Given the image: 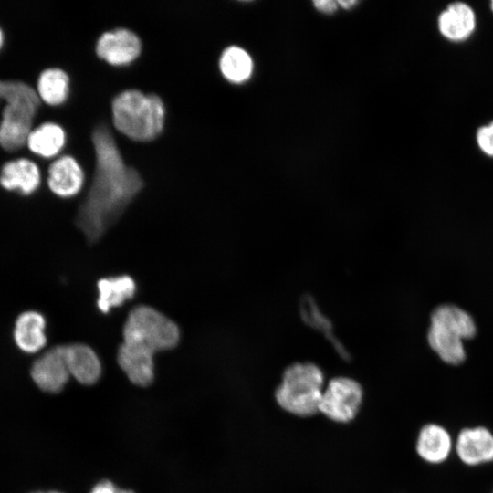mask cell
<instances>
[{"label": "cell", "instance_id": "cell-21", "mask_svg": "<svg viewBox=\"0 0 493 493\" xmlns=\"http://www.w3.org/2000/svg\"><path fill=\"white\" fill-rule=\"evenodd\" d=\"M219 68L227 80L241 83L250 77L253 62L246 51L239 47L231 46L223 51L219 59Z\"/></svg>", "mask_w": 493, "mask_h": 493}, {"label": "cell", "instance_id": "cell-30", "mask_svg": "<svg viewBox=\"0 0 493 493\" xmlns=\"http://www.w3.org/2000/svg\"><path fill=\"white\" fill-rule=\"evenodd\" d=\"M490 8H491V10L493 12V1H491V3H490Z\"/></svg>", "mask_w": 493, "mask_h": 493}, {"label": "cell", "instance_id": "cell-12", "mask_svg": "<svg viewBox=\"0 0 493 493\" xmlns=\"http://www.w3.org/2000/svg\"><path fill=\"white\" fill-rule=\"evenodd\" d=\"M454 451L466 466L477 467L493 462V432L483 425L462 428Z\"/></svg>", "mask_w": 493, "mask_h": 493}, {"label": "cell", "instance_id": "cell-28", "mask_svg": "<svg viewBox=\"0 0 493 493\" xmlns=\"http://www.w3.org/2000/svg\"><path fill=\"white\" fill-rule=\"evenodd\" d=\"M2 84H3V78H0V109H1V106L3 104V100H2Z\"/></svg>", "mask_w": 493, "mask_h": 493}, {"label": "cell", "instance_id": "cell-19", "mask_svg": "<svg viewBox=\"0 0 493 493\" xmlns=\"http://www.w3.org/2000/svg\"><path fill=\"white\" fill-rule=\"evenodd\" d=\"M70 376L84 385L97 383L101 375V363L96 352L88 345H64Z\"/></svg>", "mask_w": 493, "mask_h": 493}, {"label": "cell", "instance_id": "cell-25", "mask_svg": "<svg viewBox=\"0 0 493 493\" xmlns=\"http://www.w3.org/2000/svg\"><path fill=\"white\" fill-rule=\"evenodd\" d=\"M315 7L326 14L333 13L337 9V3L331 0H319L314 2Z\"/></svg>", "mask_w": 493, "mask_h": 493}, {"label": "cell", "instance_id": "cell-11", "mask_svg": "<svg viewBox=\"0 0 493 493\" xmlns=\"http://www.w3.org/2000/svg\"><path fill=\"white\" fill-rule=\"evenodd\" d=\"M30 375L42 391L59 393L70 376L64 345L53 347L38 357L32 364Z\"/></svg>", "mask_w": 493, "mask_h": 493}, {"label": "cell", "instance_id": "cell-29", "mask_svg": "<svg viewBox=\"0 0 493 493\" xmlns=\"http://www.w3.org/2000/svg\"><path fill=\"white\" fill-rule=\"evenodd\" d=\"M32 493H62V492L55 491V490H50V491H47V492H43V491H36V492H32Z\"/></svg>", "mask_w": 493, "mask_h": 493}, {"label": "cell", "instance_id": "cell-7", "mask_svg": "<svg viewBox=\"0 0 493 493\" xmlns=\"http://www.w3.org/2000/svg\"><path fill=\"white\" fill-rule=\"evenodd\" d=\"M362 402L361 383L348 376H337L326 383L319 413L332 422L347 424L357 416Z\"/></svg>", "mask_w": 493, "mask_h": 493}, {"label": "cell", "instance_id": "cell-8", "mask_svg": "<svg viewBox=\"0 0 493 493\" xmlns=\"http://www.w3.org/2000/svg\"><path fill=\"white\" fill-rule=\"evenodd\" d=\"M43 184L39 163L26 152L7 156L0 163V188L23 197L35 194Z\"/></svg>", "mask_w": 493, "mask_h": 493}, {"label": "cell", "instance_id": "cell-1", "mask_svg": "<svg viewBox=\"0 0 493 493\" xmlns=\"http://www.w3.org/2000/svg\"><path fill=\"white\" fill-rule=\"evenodd\" d=\"M94 173L77 226L90 243L98 241L142 189L139 172L126 163L108 126L92 132Z\"/></svg>", "mask_w": 493, "mask_h": 493}, {"label": "cell", "instance_id": "cell-10", "mask_svg": "<svg viewBox=\"0 0 493 493\" xmlns=\"http://www.w3.org/2000/svg\"><path fill=\"white\" fill-rule=\"evenodd\" d=\"M85 174L79 161L70 154H61L52 160L46 173L48 190L59 198H71L82 189Z\"/></svg>", "mask_w": 493, "mask_h": 493}, {"label": "cell", "instance_id": "cell-9", "mask_svg": "<svg viewBox=\"0 0 493 493\" xmlns=\"http://www.w3.org/2000/svg\"><path fill=\"white\" fill-rule=\"evenodd\" d=\"M95 51L108 64L124 66L140 56L142 41L135 32L127 28H116L99 37Z\"/></svg>", "mask_w": 493, "mask_h": 493}, {"label": "cell", "instance_id": "cell-15", "mask_svg": "<svg viewBox=\"0 0 493 493\" xmlns=\"http://www.w3.org/2000/svg\"><path fill=\"white\" fill-rule=\"evenodd\" d=\"M154 352L146 347L122 342L117 361L128 379L135 385L148 386L154 379Z\"/></svg>", "mask_w": 493, "mask_h": 493}, {"label": "cell", "instance_id": "cell-24", "mask_svg": "<svg viewBox=\"0 0 493 493\" xmlns=\"http://www.w3.org/2000/svg\"><path fill=\"white\" fill-rule=\"evenodd\" d=\"M90 493H134L132 490L117 488L109 480H102L96 484Z\"/></svg>", "mask_w": 493, "mask_h": 493}, {"label": "cell", "instance_id": "cell-4", "mask_svg": "<svg viewBox=\"0 0 493 493\" xmlns=\"http://www.w3.org/2000/svg\"><path fill=\"white\" fill-rule=\"evenodd\" d=\"M326 384L323 371L310 362L288 365L275 390V400L285 412L299 417L319 413L320 402Z\"/></svg>", "mask_w": 493, "mask_h": 493}, {"label": "cell", "instance_id": "cell-22", "mask_svg": "<svg viewBox=\"0 0 493 493\" xmlns=\"http://www.w3.org/2000/svg\"><path fill=\"white\" fill-rule=\"evenodd\" d=\"M299 311L305 323L320 332L333 344L334 348L341 351V353L344 351L340 341L335 337L330 320L320 310V307L311 297L305 296L301 299Z\"/></svg>", "mask_w": 493, "mask_h": 493}, {"label": "cell", "instance_id": "cell-16", "mask_svg": "<svg viewBox=\"0 0 493 493\" xmlns=\"http://www.w3.org/2000/svg\"><path fill=\"white\" fill-rule=\"evenodd\" d=\"M476 26V14L470 5L464 2L448 4L437 17L438 31L452 42H462L468 38Z\"/></svg>", "mask_w": 493, "mask_h": 493}, {"label": "cell", "instance_id": "cell-20", "mask_svg": "<svg viewBox=\"0 0 493 493\" xmlns=\"http://www.w3.org/2000/svg\"><path fill=\"white\" fill-rule=\"evenodd\" d=\"M97 287V305L102 313H108L111 309L121 306L136 293V283L128 275L100 278Z\"/></svg>", "mask_w": 493, "mask_h": 493}, {"label": "cell", "instance_id": "cell-26", "mask_svg": "<svg viewBox=\"0 0 493 493\" xmlns=\"http://www.w3.org/2000/svg\"><path fill=\"white\" fill-rule=\"evenodd\" d=\"M8 42V36L5 26L0 22V55L6 48Z\"/></svg>", "mask_w": 493, "mask_h": 493}, {"label": "cell", "instance_id": "cell-13", "mask_svg": "<svg viewBox=\"0 0 493 493\" xmlns=\"http://www.w3.org/2000/svg\"><path fill=\"white\" fill-rule=\"evenodd\" d=\"M67 143V132L58 121L45 120L37 121L30 131L25 152L35 159L50 162L59 155Z\"/></svg>", "mask_w": 493, "mask_h": 493}, {"label": "cell", "instance_id": "cell-17", "mask_svg": "<svg viewBox=\"0 0 493 493\" xmlns=\"http://www.w3.org/2000/svg\"><path fill=\"white\" fill-rule=\"evenodd\" d=\"M46 328L47 320L42 313L36 310L24 311L15 321L14 342L25 353L38 352L47 341Z\"/></svg>", "mask_w": 493, "mask_h": 493}, {"label": "cell", "instance_id": "cell-14", "mask_svg": "<svg viewBox=\"0 0 493 493\" xmlns=\"http://www.w3.org/2000/svg\"><path fill=\"white\" fill-rule=\"evenodd\" d=\"M455 439L450 432L437 423H427L418 431L415 451L418 456L431 465L446 461L454 451Z\"/></svg>", "mask_w": 493, "mask_h": 493}, {"label": "cell", "instance_id": "cell-18", "mask_svg": "<svg viewBox=\"0 0 493 493\" xmlns=\"http://www.w3.org/2000/svg\"><path fill=\"white\" fill-rule=\"evenodd\" d=\"M42 105L56 108L63 105L70 94V78L60 67L51 66L42 68L33 82Z\"/></svg>", "mask_w": 493, "mask_h": 493}, {"label": "cell", "instance_id": "cell-6", "mask_svg": "<svg viewBox=\"0 0 493 493\" xmlns=\"http://www.w3.org/2000/svg\"><path fill=\"white\" fill-rule=\"evenodd\" d=\"M122 335L123 342L143 346L156 353L174 348L180 340V330L163 313L141 305L129 313Z\"/></svg>", "mask_w": 493, "mask_h": 493}, {"label": "cell", "instance_id": "cell-27", "mask_svg": "<svg viewBox=\"0 0 493 493\" xmlns=\"http://www.w3.org/2000/svg\"><path fill=\"white\" fill-rule=\"evenodd\" d=\"M357 2L356 1H352V0H348V1H338L337 4H339L341 7L345 8V9H349L351 7H352V5H354Z\"/></svg>", "mask_w": 493, "mask_h": 493}, {"label": "cell", "instance_id": "cell-23", "mask_svg": "<svg viewBox=\"0 0 493 493\" xmlns=\"http://www.w3.org/2000/svg\"><path fill=\"white\" fill-rule=\"evenodd\" d=\"M476 142L484 154L493 157V121L477 129Z\"/></svg>", "mask_w": 493, "mask_h": 493}, {"label": "cell", "instance_id": "cell-5", "mask_svg": "<svg viewBox=\"0 0 493 493\" xmlns=\"http://www.w3.org/2000/svg\"><path fill=\"white\" fill-rule=\"evenodd\" d=\"M475 333V323L467 312L455 306L443 305L431 315L427 338L431 348L445 362L457 365L466 357L462 340Z\"/></svg>", "mask_w": 493, "mask_h": 493}, {"label": "cell", "instance_id": "cell-3", "mask_svg": "<svg viewBox=\"0 0 493 493\" xmlns=\"http://www.w3.org/2000/svg\"><path fill=\"white\" fill-rule=\"evenodd\" d=\"M111 112L116 130L133 141L150 142L158 137L164 127V102L155 94L125 89L114 97Z\"/></svg>", "mask_w": 493, "mask_h": 493}, {"label": "cell", "instance_id": "cell-2", "mask_svg": "<svg viewBox=\"0 0 493 493\" xmlns=\"http://www.w3.org/2000/svg\"><path fill=\"white\" fill-rule=\"evenodd\" d=\"M2 100L0 150L7 156L23 153L42 103L33 83L21 78L3 79Z\"/></svg>", "mask_w": 493, "mask_h": 493}]
</instances>
